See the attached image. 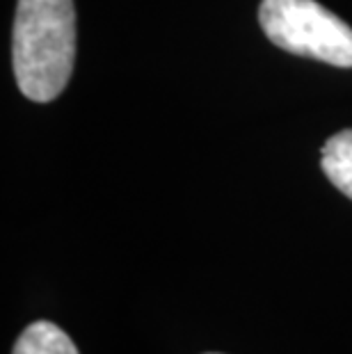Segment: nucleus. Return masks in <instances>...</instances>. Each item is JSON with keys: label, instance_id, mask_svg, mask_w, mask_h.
Segmentation results:
<instances>
[{"label": "nucleus", "instance_id": "f257e3e1", "mask_svg": "<svg viewBox=\"0 0 352 354\" xmlns=\"http://www.w3.org/2000/svg\"><path fill=\"white\" fill-rule=\"evenodd\" d=\"M12 64L26 99H57L76 62L73 0H19L12 32Z\"/></svg>", "mask_w": 352, "mask_h": 354}, {"label": "nucleus", "instance_id": "f03ea898", "mask_svg": "<svg viewBox=\"0 0 352 354\" xmlns=\"http://www.w3.org/2000/svg\"><path fill=\"white\" fill-rule=\"evenodd\" d=\"M259 24L290 55L352 69V28L318 0H261Z\"/></svg>", "mask_w": 352, "mask_h": 354}, {"label": "nucleus", "instance_id": "7ed1b4c3", "mask_svg": "<svg viewBox=\"0 0 352 354\" xmlns=\"http://www.w3.org/2000/svg\"><path fill=\"white\" fill-rule=\"evenodd\" d=\"M12 354H78V348L55 322L37 320L21 331Z\"/></svg>", "mask_w": 352, "mask_h": 354}, {"label": "nucleus", "instance_id": "20e7f679", "mask_svg": "<svg viewBox=\"0 0 352 354\" xmlns=\"http://www.w3.org/2000/svg\"><path fill=\"white\" fill-rule=\"evenodd\" d=\"M320 167L336 190L352 199V128L339 131L325 142Z\"/></svg>", "mask_w": 352, "mask_h": 354}, {"label": "nucleus", "instance_id": "39448f33", "mask_svg": "<svg viewBox=\"0 0 352 354\" xmlns=\"http://www.w3.org/2000/svg\"><path fill=\"white\" fill-rule=\"evenodd\" d=\"M208 354H217V352H208Z\"/></svg>", "mask_w": 352, "mask_h": 354}]
</instances>
